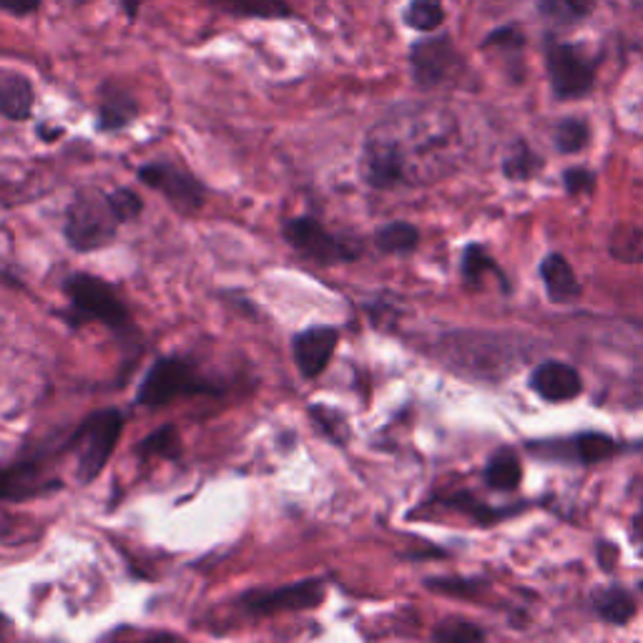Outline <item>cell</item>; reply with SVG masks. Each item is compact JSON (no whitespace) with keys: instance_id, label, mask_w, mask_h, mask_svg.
I'll list each match as a JSON object with an SVG mask.
<instances>
[{"instance_id":"obj_10","label":"cell","mask_w":643,"mask_h":643,"mask_svg":"<svg viewBox=\"0 0 643 643\" xmlns=\"http://www.w3.org/2000/svg\"><path fill=\"white\" fill-rule=\"evenodd\" d=\"M324 601V583L320 578L282 586L274 591H254L242 599V606L257 616L282 614V610H309Z\"/></svg>"},{"instance_id":"obj_2","label":"cell","mask_w":643,"mask_h":643,"mask_svg":"<svg viewBox=\"0 0 643 643\" xmlns=\"http://www.w3.org/2000/svg\"><path fill=\"white\" fill-rule=\"evenodd\" d=\"M121 219L116 217L108 194L99 189H83L66 211V242L76 252H97L114 242Z\"/></svg>"},{"instance_id":"obj_3","label":"cell","mask_w":643,"mask_h":643,"mask_svg":"<svg viewBox=\"0 0 643 643\" xmlns=\"http://www.w3.org/2000/svg\"><path fill=\"white\" fill-rule=\"evenodd\" d=\"M214 393V383L206 380L184 357H158L151 364L137 393V402L144 408H162L179 397L209 395Z\"/></svg>"},{"instance_id":"obj_27","label":"cell","mask_w":643,"mask_h":643,"mask_svg":"<svg viewBox=\"0 0 643 643\" xmlns=\"http://www.w3.org/2000/svg\"><path fill=\"white\" fill-rule=\"evenodd\" d=\"M593 0H541V13L561 23H574L589 18Z\"/></svg>"},{"instance_id":"obj_29","label":"cell","mask_w":643,"mask_h":643,"mask_svg":"<svg viewBox=\"0 0 643 643\" xmlns=\"http://www.w3.org/2000/svg\"><path fill=\"white\" fill-rule=\"evenodd\" d=\"M309 415L317 420V425H320L332 440L339 442V446H345V440L349 438V427H347V420L339 415L337 410L324 408V404H312V408H309Z\"/></svg>"},{"instance_id":"obj_14","label":"cell","mask_w":643,"mask_h":643,"mask_svg":"<svg viewBox=\"0 0 643 643\" xmlns=\"http://www.w3.org/2000/svg\"><path fill=\"white\" fill-rule=\"evenodd\" d=\"M146 0H121L126 15L133 21L141 11ZM219 11L229 15H236V18H254V21H284L295 18V8H292L287 0H206Z\"/></svg>"},{"instance_id":"obj_1","label":"cell","mask_w":643,"mask_h":643,"mask_svg":"<svg viewBox=\"0 0 643 643\" xmlns=\"http://www.w3.org/2000/svg\"><path fill=\"white\" fill-rule=\"evenodd\" d=\"M450 133V118H387L364 141L362 179L375 189H395L446 173L438 164Z\"/></svg>"},{"instance_id":"obj_18","label":"cell","mask_w":643,"mask_h":643,"mask_svg":"<svg viewBox=\"0 0 643 643\" xmlns=\"http://www.w3.org/2000/svg\"><path fill=\"white\" fill-rule=\"evenodd\" d=\"M49 490L46 483L38 478L36 463H21V465H0V500H21L34 498Z\"/></svg>"},{"instance_id":"obj_31","label":"cell","mask_w":643,"mask_h":643,"mask_svg":"<svg viewBox=\"0 0 643 643\" xmlns=\"http://www.w3.org/2000/svg\"><path fill=\"white\" fill-rule=\"evenodd\" d=\"M563 184H566L568 194H583V192H591L595 184V177L589 169H568L563 173Z\"/></svg>"},{"instance_id":"obj_20","label":"cell","mask_w":643,"mask_h":643,"mask_svg":"<svg viewBox=\"0 0 643 643\" xmlns=\"http://www.w3.org/2000/svg\"><path fill=\"white\" fill-rule=\"evenodd\" d=\"M520 478H523V467H520V460L518 455L511 448H503L498 450L493 458H490V463L486 467V486L493 488V490H515L520 486Z\"/></svg>"},{"instance_id":"obj_34","label":"cell","mask_w":643,"mask_h":643,"mask_svg":"<svg viewBox=\"0 0 643 643\" xmlns=\"http://www.w3.org/2000/svg\"><path fill=\"white\" fill-rule=\"evenodd\" d=\"M8 631H11V621H8V618L0 614V639H5Z\"/></svg>"},{"instance_id":"obj_16","label":"cell","mask_w":643,"mask_h":643,"mask_svg":"<svg viewBox=\"0 0 643 643\" xmlns=\"http://www.w3.org/2000/svg\"><path fill=\"white\" fill-rule=\"evenodd\" d=\"M541 277L545 284V295L553 305H574L583 295V287L576 280L574 267L561 254H548L541 261Z\"/></svg>"},{"instance_id":"obj_6","label":"cell","mask_w":643,"mask_h":643,"mask_svg":"<svg viewBox=\"0 0 643 643\" xmlns=\"http://www.w3.org/2000/svg\"><path fill=\"white\" fill-rule=\"evenodd\" d=\"M66 295L78 312L89 320H99L108 327H124L129 322V309L116 295V290L101 277L70 274L66 280Z\"/></svg>"},{"instance_id":"obj_4","label":"cell","mask_w":643,"mask_h":643,"mask_svg":"<svg viewBox=\"0 0 643 643\" xmlns=\"http://www.w3.org/2000/svg\"><path fill=\"white\" fill-rule=\"evenodd\" d=\"M124 430V415L118 410L93 412L70 435V448L76 452V478L81 483H93L106 467L111 452Z\"/></svg>"},{"instance_id":"obj_12","label":"cell","mask_w":643,"mask_h":643,"mask_svg":"<svg viewBox=\"0 0 643 643\" xmlns=\"http://www.w3.org/2000/svg\"><path fill=\"white\" fill-rule=\"evenodd\" d=\"M530 387L548 402H568L583 393V380L570 364L548 360L530 372Z\"/></svg>"},{"instance_id":"obj_33","label":"cell","mask_w":643,"mask_h":643,"mask_svg":"<svg viewBox=\"0 0 643 643\" xmlns=\"http://www.w3.org/2000/svg\"><path fill=\"white\" fill-rule=\"evenodd\" d=\"M633 530H636V541L643 545V513H639L636 520H633Z\"/></svg>"},{"instance_id":"obj_21","label":"cell","mask_w":643,"mask_h":643,"mask_svg":"<svg viewBox=\"0 0 643 643\" xmlns=\"http://www.w3.org/2000/svg\"><path fill=\"white\" fill-rule=\"evenodd\" d=\"M375 244L385 254H408L420 244V232L410 221H390V224L377 229Z\"/></svg>"},{"instance_id":"obj_17","label":"cell","mask_w":643,"mask_h":643,"mask_svg":"<svg viewBox=\"0 0 643 643\" xmlns=\"http://www.w3.org/2000/svg\"><path fill=\"white\" fill-rule=\"evenodd\" d=\"M139 114V103L133 101L131 93L116 86H103L101 103H99V129L101 131H118L126 129Z\"/></svg>"},{"instance_id":"obj_25","label":"cell","mask_w":643,"mask_h":643,"mask_svg":"<svg viewBox=\"0 0 643 643\" xmlns=\"http://www.w3.org/2000/svg\"><path fill=\"white\" fill-rule=\"evenodd\" d=\"M541 156H536L533 151H530L526 144H515L511 154L505 156L503 162V173L507 179H515V181H528L533 179L538 171H541Z\"/></svg>"},{"instance_id":"obj_32","label":"cell","mask_w":643,"mask_h":643,"mask_svg":"<svg viewBox=\"0 0 643 643\" xmlns=\"http://www.w3.org/2000/svg\"><path fill=\"white\" fill-rule=\"evenodd\" d=\"M41 8V0H0V11L11 15H30Z\"/></svg>"},{"instance_id":"obj_5","label":"cell","mask_w":643,"mask_h":643,"mask_svg":"<svg viewBox=\"0 0 643 643\" xmlns=\"http://www.w3.org/2000/svg\"><path fill=\"white\" fill-rule=\"evenodd\" d=\"M282 234L292 249H297L301 257L312 259L317 265H337V261H352L360 257L357 244L339 240L314 217L287 219L282 227Z\"/></svg>"},{"instance_id":"obj_23","label":"cell","mask_w":643,"mask_h":643,"mask_svg":"<svg viewBox=\"0 0 643 643\" xmlns=\"http://www.w3.org/2000/svg\"><path fill=\"white\" fill-rule=\"evenodd\" d=\"M460 269H463V280L467 284H478L486 280L488 274H496L500 282L505 284V277L500 274L498 265L493 261V257L480 247V244H467L465 252H463V265H460Z\"/></svg>"},{"instance_id":"obj_8","label":"cell","mask_w":643,"mask_h":643,"mask_svg":"<svg viewBox=\"0 0 643 643\" xmlns=\"http://www.w3.org/2000/svg\"><path fill=\"white\" fill-rule=\"evenodd\" d=\"M139 179L154 189V192L169 198V204L177 206L179 211L189 214L204 206L206 187L189 171L179 169V166L166 162H149L139 169Z\"/></svg>"},{"instance_id":"obj_22","label":"cell","mask_w":643,"mask_h":643,"mask_svg":"<svg viewBox=\"0 0 643 643\" xmlns=\"http://www.w3.org/2000/svg\"><path fill=\"white\" fill-rule=\"evenodd\" d=\"M402 21L412 30L433 34V30H438L446 23V5H442V0H410L408 8H404Z\"/></svg>"},{"instance_id":"obj_26","label":"cell","mask_w":643,"mask_h":643,"mask_svg":"<svg viewBox=\"0 0 643 643\" xmlns=\"http://www.w3.org/2000/svg\"><path fill=\"white\" fill-rule=\"evenodd\" d=\"M589 139H591V129L583 118H566V121L555 126V133H553L555 149H558L561 154H578V151L589 144Z\"/></svg>"},{"instance_id":"obj_13","label":"cell","mask_w":643,"mask_h":643,"mask_svg":"<svg viewBox=\"0 0 643 643\" xmlns=\"http://www.w3.org/2000/svg\"><path fill=\"white\" fill-rule=\"evenodd\" d=\"M530 450L538 452V455H548V458H566V460H576L581 465H593L601 463V460H608L610 455H616L618 442L608 435L601 433H583L576 435V438L563 440V442H548V446H530Z\"/></svg>"},{"instance_id":"obj_24","label":"cell","mask_w":643,"mask_h":643,"mask_svg":"<svg viewBox=\"0 0 643 643\" xmlns=\"http://www.w3.org/2000/svg\"><path fill=\"white\" fill-rule=\"evenodd\" d=\"M137 452L141 458H179L181 452L179 430L173 425L158 427L156 433L146 435V438L139 442Z\"/></svg>"},{"instance_id":"obj_28","label":"cell","mask_w":643,"mask_h":643,"mask_svg":"<svg viewBox=\"0 0 643 643\" xmlns=\"http://www.w3.org/2000/svg\"><path fill=\"white\" fill-rule=\"evenodd\" d=\"M435 641L442 643H471V641H483L486 633H483L478 626L471 621H460V618H450V621L440 623L438 629L433 631Z\"/></svg>"},{"instance_id":"obj_9","label":"cell","mask_w":643,"mask_h":643,"mask_svg":"<svg viewBox=\"0 0 643 643\" xmlns=\"http://www.w3.org/2000/svg\"><path fill=\"white\" fill-rule=\"evenodd\" d=\"M412 78L423 89H435V86L448 83L460 68V55L452 46L450 36L425 38L412 46L410 53Z\"/></svg>"},{"instance_id":"obj_15","label":"cell","mask_w":643,"mask_h":643,"mask_svg":"<svg viewBox=\"0 0 643 643\" xmlns=\"http://www.w3.org/2000/svg\"><path fill=\"white\" fill-rule=\"evenodd\" d=\"M34 83L18 70L0 68V116L8 121H26L34 114Z\"/></svg>"},{"instance_id":"obj_11","label":"cell","mask_w":643,"mask_h":643,"mask_svg":"<svg viewBox=\"0 0 643 643\" xmlns=\"http://www.w3.org/2000/svg\"><path fill=\"white\" fill-rule=\"evenodd\" d=\"M339 343V332L330 324H317V327H309L305 332H299L292 339V357H295L297 370L301 372V377L314 380L320 377L327 364L335 355Z\"/></svg>"},{"instance_id":"obj_7","label":"cell","mask_w":643,"mask_h":643,"mask_svg":"<svg viewBox=\"0 0 643 643\" xmlns=\"http://www.w3.org/2000/svg\"><path fill=\"white\" fill-rule=\"evenodd\" d=\"M553 93L563 101L581 99L593 89L595 66L586 51L570 43H553L545 53Z\"/></svg>"},{"instance_id":"obj_30","label":"cell","mask_w":643,"mask_h":643,"mask_svg":"<svg viewBox=\"0 0 643 643\" xmlns=\"http://www.w3.org/2000/svg\"><path fill=\"white\" fill-rule=\"evenodd\" d=\"M111 198V206H114L116 217L124 221H133L139 217L141 211H144V202H141V196L133 192V189H116V192L108 194Z\"/></svg>"},{"instance_id":"obj_19","label":"cell","mask_w":643,"mask_h":643,"mask_svg":"<svg viewBox=\"0 0 643 643\" xmlns=\"http://www.w3.org/2000/svg\"><path fill=\"white\" fill-rule=\"evenodd\" d=\"M593 608L610 626H626L636 616V601H633V595L618 589V586H610V589L595 593Z\"/></svg>"}]
</instances>
